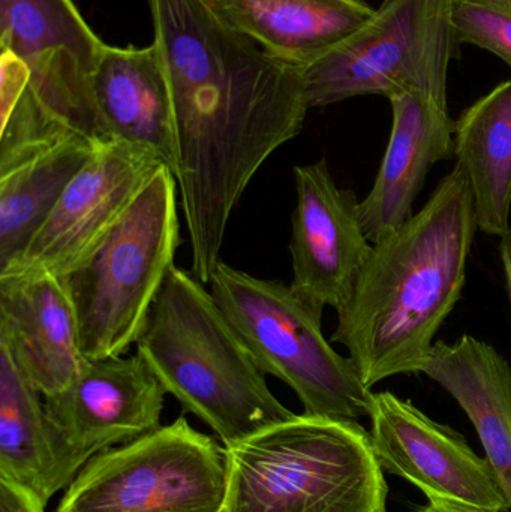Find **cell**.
Wrapping results in <instances>:
<instances>
[{
    "label": "cell",
    "mask_w": 511,
    "mask_h": 512,
    "mask_svg": "<svg viewBox=\"0 0 511 512\" xmlns=\"http://www.w3.org/2000/svg\"><path fill=\"white\" fill-rule=\"evenodd\" d=\"M210 292L264 375L296 393L305 414L359 421L374 393L350 357L324 337V307L291 285L260 279L219 261Z\"/></svg>",
    "instance_id": "obj_6"
},
{
    "label": "cell",
    "mask_w": 511,
    "mask_h": 512,
    "mask_svg": "<svg viewBox=\"0 0 511 512\" xmlns=\"http://www.w3.org/2000/svg\"><path fill=\"white\" fill-rule=\"evenodd\" d=\"M216 14L263 50L311 65L374 14L368 0H209Z\"/></svg>",
    "instance_id": "obj_18"
},
{
    "label": "cell",
    "mask_w": 511,
    "mask_h": 512,
    "mask_svg": "<svg viewBox=\"0 0 511 512\" xmlns=\"http://www.w3.org/2000/svg\"><path fill=\"white\" fill-rule=\"evenodd\" d=\"M42 399L8 349L0 346V477L20 484L47 507L77 474Z\"/></svg>",
    "instance_id": "obj_20"
},
{
    "label": "cell",
    "mask_w": 511,
    "mask_h": 512,
    "mask_svg": "<svg viewBox=\"0 0 511 512\" xmlns=\"http://www.w3.org/2000/svg\"><path fill=\"white\" fill-rule=\"evenodd\" d=\"M0 512H45V505L20 484L0 477Z\"/></svg>",
    "instance_id": "obj_23"
},
{
    "label": "cell",
    "mask_w": 511,
    "mask_h": 512,
    "mask_svg": "<svg viewBox=\"0 0 511 512\" xmlns=\"http://www.w3.org/2000/svg\"><path fill=\"white\" fill-rule=\"evenodd\" d=\"M392 131L371 191L360 201V219L375 243L404 225L438 162L455 158L456 120L449 104L422 92L389 99Z\"/></svg>",
    "instance_id": "obj_15"
},
{
    "label": "cell",
    "mask_w": 511,
    "mask_h": 512,
    "mask_svg": "<svg viewBox=\"0 0 511 512\" xmlns=\"http://www.w3.org/2000/svg\"><path fill=\"white\" fill-rule=\"evenodd\" d=\"M0 47L24 74L0 81L2 119L35 138L99 141L92 80L105 44L74 0H0Z\"/></svg>",
    "instance_id": "obj_7"
},
{
    "label": "cell",
    "mask_w": 511,
    "mask_h": 512,
    "mask_svg": "<svg viewBox=\"0 0 511 512\" xmlns=\"http://www.w3.org/2000/svg\"><path fill=\"white\" fill-rule=\"evenodd\" d=\"M137 354L183 412L206 423L224 447L294 415L270 391L212 292L176 265L150 310Z\"/></svg>",
    "instance_id": "obj_3"
},
{
    "label": "cell",
    "mask_w": 511,
    "mask_h": 512,
    "mask_svg": "<svg viewBox=\"0 0 511 512\" xmlns=\"http://www.w3.org/2000/svg\"><path fill=\"white\" fill-rule=\"evenodd\" d=\"M149 8L173 108L192 274L210 285L243 192L302 132L311 110L302 66L237 32L209 0H149Z\"/></svg>",
    "instance_id": "obj_1"
},
{
    "label": "cell",
    "mask_w": 511,
    "mask_h": 512,
    "mask_svg": "<svg viewBox=\"0 0 511 512\" xmlns=\"http://www.w3.org/2000/svg\"><path fill=\"white\" fill-rule=\"evenodd\" d=\"M420 373L470 418L511 511V364L494 346L465 334L453 343L437 340Z\"/></svg>",
    "instance_id": "obj_17"
},
{
    "label": "cell",
    "mask_w": 511,
    "mask_h": 512,
    "mask_svg": "<svg viewBox=\"0 0 511 512\" xmlns=\"http://www.w3.org/2000/svg\"><path fill=\"white\" fill-rule=\"evenodd\" d=\"M500 251L501 264H503L504 279H506L507 295H509L511 307V227L506 231L503 237H500Z\"/></svg>",
    "instance_id": "obj_25"
},
{
    "label": "cell",
    "mask_w": 511,
    "mask_h": 512,
    "mask_svg": "<svg viewBox=\"0 0 511 512\" xmlns=\"http://www.w3.org/2000/svg\"><path fill=\"white\" fill-rule=\"evenodd\" d=\"M296 207L290 254L300 295L338 312L350 300L372 243L360 219L356 192L339 188L326 159L293 168Z\"/></svg>",
    "instance_id": "obj_13"
},
{
    "label": "cell",
    "mask_w": 511,
    "mask_h": 512,
    "mask_svg": "<svg viewBox=\"0 0 511 512\" xmlns=\"http://www.w3.org/2000/svg\"><path fill=\"white\" fill-rule=\"evenodd\" d=\"M224 451L222 512H387L384 471L359 421L303 412Z\"/></svg>",
    "instance_id": "obj_4"
},
{
    "label": "cell",
    "mask_w": 511,
    "mask_h": 512,
    "mask_svg": "<svg viewBox=\"0 0 511 512\" xmlns=\"http://www.w3.org/2000/svg\"><path fill=\"white\" fill-rule=\"evenodd\" d=\"M222 512V511H221Z\"/></svg>",
    "instance_id": "obj_27"
},
{
    "label": "cell",
    "mask_w": 511,
    "mask_h": 512,
    "mask_svg": "<svg viewBox=\"0 0 511 512\" xmlns=\"http://www.w3.org/2000/svg\"><path fill=\"white\" fill-rule=\"evenodd\" d=\"M414 512H416V511H414Z\"/></svg>",
    "instance_id": "obj_26"
},
{
    "label": "cell",
    "mask_w": 511,
    "mask_h": 512,
    "mask_svg": "<svg viewBox=\"0 0 511 512\" xmlns=\"http://www.w3.org/2000/svg\"><path fill=\"white\" fill-rule=\"evenodd\" d=\"M179 200L176 177L159 168L98 251L62 277L89 360L137 345L182 246Z\"/></svg>",
    "instance_id": "obj_5"
},
{
    "label": "cell",
    "mask_w": 511,
    "mask_h": 512,
    "mask_svg": "<svg viewBox=\"0 0 511 512\" xmlns=\"http://www.w3.org/2000/svg\"><path fill=\"white\" fill-rule=\"evenodd\" d=\"M225 489L224 448L180 417L92 457L56 512H221Z\"/></svg>",
    "instance_id": "obj_9"
},
{
    "label": "cell",
    "mask_w": 511,
    "mask_h": 512,
    "mask_svg": "<svg viewBox=\"0 0 511 512\" xmlns=\"http://www.w3.org/2000/svg\"><path fill=\"white\" fill-rule=\"evenodd\" d=\"M371 441L383 471L416 486L426 498H447L509 511V501L486 457L467 439L437 423L410 400L374 393Z\"/></svg>",
    "instance_id": "obj_12"
},
{
    "label": "cell",
    "mask_w": 511,
    "mask_h": 512,
    "mask_svg": "<svg viewBox=\"0 0 511 512\" xmlns=\"http://www.w3.org/2000/svg\"><path fill=\"white\" fill-rule=\"evenodd\" d=\"M165 394L138 354L87 358L65 390L44 399L45 411L78 475L96 454L159 429Z\"/></svg>",
    "instance_id": "obj_11"
},
{
    "label": "cell",
    "mask_w": 511,
    "mask_h": 512,
    "mask_svg": "<svg viewBox=\"0 0 511 512\" xmlns=\"http://www.w3.org/2000/svg\"><path fill=\"white\" fill-rule=\"evenodd\" d=\"M458 44L494 54L511 69V0H452Z\"/></svg>",
    "instance_id": "obj_22"
},
{
    "label": "cell",
    "mask_w": 511,
    "mask_h": 512,
    "mask_svg": "<svg viewBox=\"0 0 511 512\" xmlns=\"http://www.w3.org/2000/svg\"><path fill=\"white\" fill-rule=\"evenodd\" d=\"M99 140L120 141L152 153L174 173L176 138L170 90L155 44H105L92 80Z\"/></svg>",
    "instance_id": "obj_16"
},
{
    "label": "cell",
    "mask_w": 511,
    "mask_h": 512,
    "mask_svg": "<svg viewBox=\"0 0 511 512\" xmlns=\"http://www.w3.org/2000/svg\"><path fill=\"white\" fill-rule=\"evenodd\" d=\"M99 144L68 134L0 158V270L27 248Z\"/></svg>",
    "instance_id": "obj_19"
},
{
    "label": "cell",
    "mask_w": 511,
    "mask_h": 512,
    "mask_svg": "<svg viewBox=\"0 0 511 512\" xmlns=\"http://www.w3.org/2000/svg\"><path fill=\"white\" fill-rule=\"evenodd\" d=\"M0 346L44 399L77 378L87 358L62 277L41 271L0 274Z\"/></svg>",
    "instance_id": "obj_14"
},
{
    "label": "cell",
    "mask_w": 511,
    "mask_h": 512,
    "mask_svg": "<svg viewBox=\"0 0 511 512\" xmlns=\"http://www.w3.org/2000/svg\"><path fill=\"white\" fill-rule=\"evenodd\" d=\"M161 167L165 165L152 153L131 144H99L27 248L0 274L68 276L98 251Z\"/></svg>",
    "instance_id": "obj_10"
},
{
    "label": "cell",
    "mask_w": 511,
    "mask_h": 512,
    "mask_svg": "<svg viewBox=\"0 0 511 512\" xmlns=\"http://www.w3.org/2000/svg\"><path fill=\"white\" fill-rule=\"evenodd\" d=\"M456 44L452 0H383L356 33L302 68L309 108L404 92L449 104Z\"/></svg>",
    "instance_id": "obj_8"
},
{
    "label": "cell",
    "mask_w": 511,
    "mask_h": 512,
    "mask_svg": "<svg viewBox=\"0 0 511 512\" xmlns=\"http://www.w3.org/2000/svg\"><path fill=\"white\" fill-rule=\"evenodd\" d=\"M477 231L473 194L456 164L419 212L372 243L332 334L366 387L420 373L464 294Z\"/></svg>",
    "instance_id": "obj_2"
},
{
    "label": "cell",
    "mask_w": 511,
    "mask_h": 512,
    "mask_svg": "<svg viewBox=\"0 0 511 512\" xmlns=\"http://www.w3.org/2000/svg\"><path fill=\"white\" fill-rule=\"evenodd\" d=\"M455 158L473 194L479 231L500 239L511 227V78L456 120Z\"/></svg>",
    "instance_id": "obj_21"
},
{
    "label": "cell",
    "mask_w": 511,
    "mask_h": 512,
    "mask_svg": "<svg viewBox=\"0 0 511 512\" xmlns=\"http://www.w3.org/2000/svg\"><path fill=\"white\" fill-rule=\"evenodd\" d=\"M429 504L416 512H506L492 510V508L479 507V505L468 504V502L456 501L447 498H428Z\"/></svg>",
    "instance_id": "obj_24"
}]
</instances>
